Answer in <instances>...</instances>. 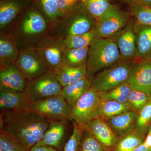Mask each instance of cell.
Instances as JSON below:
<instances>
[{
	"instance_id": "obj_22",
	"label": "cell",
	"mask_w": 151,
	"mask_h": 151,
	"mask_svg": "<svg viewBox=\"0 0 151 151\" xmlns=\"http://www.w3.org/2000/svg\"><path fill=\"white\" fill-rule=\"evenodd\" d=\"M90 88L91 81L86 76L63 87L62 96L68 103L72 107Z\"/></svg>"
},
{
	"instance_id": "obj_13",
	"label": "cell",
	"mask_w": 151,
	"mask_h": 151,
	"mask_svg": "<svg viewBox=\"0 0 151 151\" xmlns=\"http://www.w3.org/2000/svg\"><path fill=\"white\" fill-rule=\"evenodd\" d=\"M112 38L117 44L122 60L134 61L137 52L135 22H130Z\"/></svg>"
},
{
	"instance_id": "obj_2",
	"label": "cell",
	"mask_w": 151,
	"mask_h": 151,
	"mask_svg": "<svg viewBox=\"0 0 151 151\" xmlns=\"http://www.w3.org/2000/svg\"><path fill=\"white\" fill-rule=\"evenodd\" d=\"M50 24L43 15L34 9L19 16L4 32L17 43L20 50L34 46L48 35Z\"/></svg>"
},
{
	"instance_id": "obj_1",
	"label": "cell",
	"mask_w": 151,
	"mask_h": 151,
	"mask_svg": "<svg viewBox=\"0 0 151 151\" xmlns=\"http://www.w3.org/2000/svg\"><path fill=\"white\" fill-rule=\"evenodd\" d=\"M50 121L27 109L1 111L0 131L18 142L25 151L42 139Z\"/></svg>"
},
{
	"instance_id": "obj_44",
	"label": "cell",
	"mask_w": 151,
	"mask_h": 151,
	"mask_svg": "<svg viewBox=\"0 0 151 151\" xmlns=\"http://www.w3.org/2000/svg\"><path fill=\"white\" fill-rule=\"evenodd\" d=\"M114 151L113 150H111V151Z\"/></svg>"
},
{
	"instance_id": "obj_5",
	"label": "cell",
	"mask_w": 151,
	"mask_h": 151,
	"mask_svg": "<svg viewBox=\"0 0 151 151\" xmlns=\"http://www.w3.org/2000/svg\"><path fill=\"white\" fill-rule=\"evenodd\" d=\"M134 61L122 60L99 71L91 81V87L98 92L109 91L127 81Z\"/></svg>"
},
{
	"instance_id": "obj_20",
	"label": "cell",
	"mask_w": 151,
	"mask_h": 151,
	"mask_svg": "<svg viewBox=\"0 0 151 151\" xmlns=\"http://www.w3.org/2000/svg\"><path fill=\"white\" fill-rule=\"evenodd\" d=\"M23 4L19 0H5L0 4V31L4 32L20 15Z\"/></svg>"
},
{
	"instance_id": "obj_41",
	"label": "cell",
	"mask_w": 151,
	"mask_h": 151,
	"mask_svg": "<svg viewBox=\"0 0 151 151\" xmlns=\"http://www.w3.org/2000/svg\"><path fill=\"white\" fill-rule=\"evenodd\" d=\"M136 4H141L151 7V0H137Z\"/></svg>"
},
{
	"instance_id": "obj_43",
	"label": "cell",
	"mask_w": 151,
	"mask_h": 151,
	"mask_svg": "<svg viewBox=\"0 0 151 151\" xmlns=\"http://www.w3.org/2000/svg\"><path fill=\"white\" fill-rule=\"evenodd\" d=\"M126 1H132V0H126Z\"/></svg>"
},
{
	"instance_id": "obj_42",
	"label": "cell",
	"mask_w": 151,
	"mask_h": 151,
	"mask_svg": "<svg viewBox=\"0 0 151 151\" xmlns=\"http://www.w3.org/2000/svg\"><path fill=\"white\" fill-rule=\"evenodd\" d=\"M79 1H80L83 4H84L85 2H86V0H79Z\"/></svg>"
},
{
	"instance_id": "obj_45",
	"label": "cell",
	"mask_w": 151,
	"mask_h": 151,
	"mask_svg": "<svg viewBox=\"0 0 151 151\" xmlns=\"http://www.w3.org/2000/svg\"><path fill=\"white\" fill-rule=\"evenodd\" d=\"M150 60H151V59Z\"/></svg>"
},
{
	"instance_id": "obj_6",
	"label": "cell",
	"mask_w": 151,
	"mask_h": 151,
	"mask_svg": "<svg viewBox=\"0 0 151 151\" xmlns=\"http://www.w3.org/2000/svg\"><path fill=\"white\" fill-rule=\"evenodd\" d=\"M102 102L99 92L91 87L72 106L71 121L84 131L89 122L99 117Z\"/></svg>"
},
{
	"instance_id": "obj_12",
	"label": "cell",
	"mask_w": 151,
	"mask_h": 151,
	"mask_svg": "<svg viewBox=\"0 0 151 151\" xmlns=\"http://www.w3.org/2000/svg\"><path fill=\"white\" fill-rule=\"evenodd\" d=\"M127 82L132 89L151 96V60L134 61Z\"/></svg>"
},
{
	"instance_id": "obj_35",
	"label": "cell",
	"mask_w": 151,
	"mask_h": 151,
	"mask_svg": "<svg viewBox=\"0 0 151 151\" xmlns=\"http://www.w3.org/2000/svg\"><path fill=\"white\" fill-rule=\"evenodd\" d=\"M79 151H107L88 130H84Z\"/></svg>"
},
{
	"instance_id": "obj_38",
	"label": "cell",
	"mask_w": 151,
	"mask_h": 151,
	"mask_svg": "<svg viewBox=\"0 0 151 151\" xmlns=\"http://www.w3.org/2000/svg\"><path fill=\"white\" fill-rule=\"evenodd\" d=\"M58 149L50 147L36 144L31 148L30 151H60Z\"/></svg>"
},
{
	"instance_id": "obj_24",
	"label": "cell",
	"mask_w": 151,
	"mask_h": 151,
	"mask_svg": "<svg viewBox=\"0 0 151 151\" xmlns=\"http://www.w3.org/2000/svg\"><path fill=\"white\" fill-rule=\"evenodd\" d=\"M89 47L64 49L61 67H78L86 65Z\"/></svg>"
},
{
	"instance_id": "obj_29",
	"label": "cell",
	"mask_w": 151,
	"mask_h": 151,
	"mask_svg": "<svg viewBox=\"0 0 151 151\" xmlns=\"http://www.w3.org/2000/svg\"><path fill=\"white\" fill-rule=\"evenodd\" d=\"M84 5L95 20L100 18L113 6L109 0H86Z\"/></svg>"
},
{
	"instance_id": "obj_40",
	"label": "cell",
	"mask_w": 151,
	"mask_h": 151,
	"mask_svg": "<svg viewBox=\"0 0 151 151\" xmlns=\"http://www.w3.org/2000/svg\"><path fill=\"white\" fill-rule=\"evenodd\" d=\"M131 151H151V149L145 145L144 143Z\"/></svg>"
},
{
	"instance_id": "obj_9",
	"label": "cell",
	"mask_w": 151,
	"mask_h": 151,
	"mask_svg": "<svg viewBox=\"0 0 151 151\" xmlns=\"http://www.w3.org/2000/svg\"><path fill=\"white\" fill-rule=\"evenodd\" d=\"M34 47L49 70L55 72L61 67L65 49L62 39L48 35Z\"/></svg>"
},
{
	"instance_id": "obj_39",
	"label": "cell",
	"mask_w": 151,
	"mask_h": 151,
	"mask_svg": "<svg viewBox=\"0 0 151 151\" xmlns=\"http://www.w3.org/2000/svg\"><path fill=\"white\" fill-rule=\"evenodd\" d=\"M143 143L149 148L151 149V125L149 127L145 139Z\"/></svg>"
},
{
	"instance_id": "obj_19",
	"label": "cell",
	"mask_w": 151,
	"mask_h": 151,
	"mask_svg": "<svg viewBox=\"0 0 151 151\" xmlns=\"http://www.w3.org/2000/svg\"><path fill=\"white\" fill-rule=\"evenodd\" d=\"M31 102L24 92L0 91L1 111L27 109Z\"/></svg>"
},
{
	"instance_id": "obj_36",
	"label": "cell",
	"mask_w": 151,
	"mask_h": 151,
	"mask_svg": "<svg viewBox=\"0 0 151 151\" xmlns=\"http://www.w3.org/2000/svg\"><path fill=\"white\" fill-rule=\"evenodd\" d=\"M0 151H25L16 140L2 131H0Z\"/></svg>"
},
{
	"instance_id": "obj_11",
	"label": "cell",
	"mask_w": 151,
	"mask_h": 151,
	"mask_svg": "<svg viewBox=\"0 0 151 151\" xmlns=\"http://www.w3.org/2000/svg\"><path fill=\"white\" fill-rule=\"evenodd\" d=\"M15 64L28 81L33 80L49 70L34 46L20 50Z\"/></svg>"
},
{
	"instance_id": "obj_10",
	"label": "cell",
	"mask_w": 151,
	"mask_h": 151,
	"mask_svg": "<svg viewBox=\"0 0 151 151\" xmlns=\"http://www.w3.org/2000/svg\"><path fill=\"white\" fill-rule=\"evenodd\" d=\"M130 22L129 14L112 6L96 20L95 28L98 37L111 38Z\"/></svg>"
},
{
	"instance_id": "obj_37",
	"label": "cell",
	"mask_w": 151,
	"mask_h": 151,
	"mask_svg": "<svg viewBox=\"0 0 151 151\" xmlns=\"http://www.w3.org/2000/svg\"><path fill=\"white\" fill-rule=\"evenodd\" d=\"M78 0H56L60 16L75 6Z\"/></svg>"
},
{
	"instance_id": "obj_7",
	"label": "cell",
	"mask_w": 151,
	"mask_h": 151,
	"mask_svg": "<svg viewBox=\"0 0 151 151\" xmlns=\"http://www.w3.org/2000/svg\"><path fill=\"white\" fill-rule=\"evenodd\" d=\"M27 109L48 121H71L72 106L68 103L62 95L31 102Z\"/></svg>"
},
{
	"instance_id": "obj_31",
	"label": "cell",
	"mask_w": 151,
	"mask_h": 151,
	"mask_svg": "<svg viewBox=\"0 0 151 151\" xmlns=\"http://www.w3.org/2000/svg\"><path fill=\"white\" fill-rule=\"evenodd\" d=\"M151 125V98L150 101L137 113L136 129L147 135Z\"/></svg>"
},
{
	"instance_id": "obj_34",
	"label": "cell",
	"mask_w": 151,
	"mask_h": 151,
	"mask_svg": "<svg viewBox=\"0 0 151 151\" xmlns=\"http://www.w3.org/2000/svg\"><path fill=\"white\" fill-rule=\"evenodd\" d=\"M73 123V130L72 134L64 146L63 151H79L84 131L74 122Z\"/></svg>"
},
{
	"instance_id": "obj_17",
	"label": "cell",
	"mask_w": 151,
	"mask_h": 151,
	"mask_svg": "<svg viewBox=\"0 0 151 151\" xmlns=\"http://www.w3.org/2000/svg\"><path fill=\"white\" fill-rule=\"evenodd\" d=\"M137 58L135 61L151 58V25L138 24L135 22Z\"/></svg>"
},
{
	"instance_id": "obj_28",
	"label": "cell",
	"mask_w": 151,
	"mask_h": 151,
	"mask_svg": "<svg viewBox=\"0 0 151 151\" xmlns=\"http://www.w3.org/2000/svg\"><path fill=\"white\" fill-rule=\"evenodd\" d=\"M132 89V86L126 81L111 90L99 93L103 101L115 100L122 103H127Z\"/></svg>"
},
{
	"instance_id": "obj_4",
	"label": "cell",
	"mask_w": 151,
	"mask_h": 151,
	"mask_svg": "<svg viewBox=\"0 0 151 151\" xmlns=\"http://www.w3.org/2000/svg\"><path fill=\"white\" fill-rule=\"evenodd\" d=\"M75 6L58 17L50 26L49 35L63 40L67 37L86 33L95 27L96 20L87 10L86 12L76 10Z\"/></svg>"
},
{
	"instance_id": "obj_18",
	"label": "cell",
	"mask_w": 151,
	"mask_h": 151,
	"mask_svg": "<svg viewBox=\"0 0 151 151\" xmlns=\"http://www.w3.org/2000/svg\"><path fill=\"white\" fill-rule=\"evenodd\" d=\"M66 122L67 121L61 120L50 121L48 128L45 132L43 137L37 144L53 147L60 150H61Z\"/></svg>"
},
{
	"instance_id": "obj_25",
	"label": "cell",
	"mask_w": 151,
	"mask_h": 151,
	"mask_svg": "<svg viewBox=\"0 0 151 151\" xmlns=\"http://www.w3.org/2000/svg\"><path fill=\"white\" fill-rule=\"evenodd\" d=\"M146 135L135 129L133 132L119 138L113 151L133 150L144 143Z\"/></svg>"
},
{
	"instance_id": "obj_32",
	"label": "cell",
	"mask_w": 151,
	"mask_h": 151,
	"mask_svg": "<svg viewBox=\"0 0 151 151\" xmlns=\"http://www.w3.org/2000/svg\"><path fill=\"white\" fill-rule=\"evenodd\" d=\"M151 96L144 92L132 89L128 98V103L132 111L138 113L147 103Z\"/></svg>"
},
{
	"instance_id": "obj_30",
	"label": "cell",
	"mask_w": 151,
	"mask_h": 151,
	"mask_svg": "<svg viewBox=\"0 0 151 151\" xmlns=\"http://www.w3.org/2000/svg\"><path fill=\"white\" fill-rule=\"evenodd\" d=\"M39 2L41 13L51 25L60 16L56 0H39Z\"/></svg>"
},
{
	"instance_id": "obj_14",
	"label": "cell",
	"mask_w": 151,
	"mask_h": 151,
	"mask_svg": "<svg viewBox=\"0 0 151 151\" xmlns=\"http://www.w3.org/2000/svg\"><path fill=\"white\" fill-rule=\"evenodd\" d=\"M27 82L15 63L0 68V91L24 92Z\"/></svg>"
},
{
	"instance_id": "obj_46",
	"label": "cell",
	"mask_w": 151,
	"mask_h": 151,
	"mask_svg": "<svg viewBox=\"0 0 151 151\" xmlns=\"http://www.w3.org/2000/svg\"></svg>"
},
{
	"instance_id": "obj_23",
	"label": "cell",
	"mask_w": 151,
	"mask_h": 151,
	"mask_svg": "<svg viewBox=\"0 0 151 151\" xmlns=\"http://www.w3.org/2000/svg\"><path fill=\"white\" fill-rule=\"evenodd\" d=\"M54 72L62 87L87 76L86 65L78 67H61Z\"/></svg>"
},
{
	"instance_id": "obj_27",
	"label": "cell",
	"mask_w": 151,
	"mask_h": 151,
	"mask_svg": "<svg viewBox=\"0 0 151 151\" xmlns=\"http://www.w3.org/2000/svg\"><path fill=\"white\" fill-rule=\"evenodd\" d=\"M98 37L95 27L89 32L73 36L63 40V45L66 49L85 48L89 47L92 41Z\"/></svg>"
},
{
	"instance_id": "obj_26",
	"label": "cell",
	"mask_w": 151,
	"mask_h": 151,
	"mask_svg": "<svg viewBox=\"0 0 151 151\" xmlns=\"http://www.w3.org/2000/svg\"><path fill=\"white\" fill-rule=\"evenodd\" d=\"M130 110H132V108L129 103H122L115 100H102L98 118L106 120Z\"/></svg>"
},
{
	"instance_id": "obj_3",
	"label": "cell",
	"mask_w": 151,
	"mask_h": 151,
	"mask_svg": "<svg viewBox=\"0 0 151 151\" xmlns=\"http://www.w3.org/2000/svg\"><path fill=\"white\" fill-rule=\"evenodd\" d=\"M122 60L120 51L113 38L97 37L89 47L86 66L87 76L91 81L99 71Z\"/></svg>"
},
{
	"instance_id": "obj_16",
	"label": "cell",
	"mask_w": 151,
	"mask_h": 151,
	"mask_svg": "<svg viewBox=\"0 0 151 151\" xmlns=\"http://www.w3.org/2000/svg\"><path fill=\"white\" fill-rule=\"evenodd\" d=\"M137 117V113L130 110L105 120L119 139L135 130Z\"/></svg>"
},
{
	"instance_id": "obj_8",
	"label": "cell",
	"mask_w": 151,
	"mask_h": 151,
	"mask_svg": "<svg viewBox=\"0 0 151 151\" xmlns=\"http://www.w3.org/2000/svg\"><path fill=\"white\" fill-rule=\"evenodd\" d=\"M62 88L54 72L48 70L33 80L28 81L24 92L30 101L33 102L62 95Z\"/></svg>"
},
{
	"instance_id": "obj_21",
	"label": "cell",
	"mask_w": 151,
	"mask_h": 151,
	"mask_svg": "<svg viewBox=\"0 0 151 151\" xmlns=\"http://www.w3.org/2000/svg\"><path fill=\"white\" fill-rule=\"evenodd\" d=\"M20 50L17 43L6 34H0V68L15 63Z\"/></svg>"
},
{
	"instance_id": "obj_15",
	"label": "cell",
	"mask_w": 151,
	"mask_h": 151,
	"mask_svg": "<svg viewBox=\"0 0 151 151\" xmlns=\"http://www.w3.org/2000/svg\"><path fill=\"white\" fill-rule=\"evenodd\" d=\"M88 130L107 151L113 150L119 138L104 119L98 118L91 121L84 130Z\"/></svg>"
},
{
	"instance_id": "obj_33",
	"label": "cell",
	"mask_w": 151,
	"mask_h": 151,
	"mask_svg": "<svg viewBox=\"0 0 151 151\" xmlns=\"http://www.w3.org/2000/svg\"><path fill=\"white\" fill-rule=\"evenodd\" d=\"M132 10L136 23L151 25V7L136 4L132 6Z\"/></svg>"
}]
</instances>
